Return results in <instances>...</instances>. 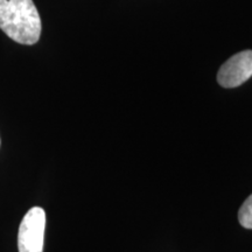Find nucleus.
<instances>
[{
    "mask_svg": "<svg viewBox=\"0 0 252 252\" xmlns=\"http://www.w3.org/2000/svg\"><path fill=\"white\" fill-rule=\"evenodd\" d=\"M45 231L46 212L41 207L31 208L19 226V252H43Z\"/></svg>",
    "mask_w": 252,
    "mask_h": 252,
    "instance_id": "nucleus-2",
    "label": "nucleus"
},
{
    "mask_svg": "<svg viewBox=\"0 0 252 252\" xmlns=\"http://www.w3.org/2000/svg\"><path fill=\"white\" fill-rule=\"evenodd\" d=\"M252 76V50L231 56L217 74V82L224 88H236Z\"/></svg>",
    "mask_w": 252,
    "mask_h": 252,
    "instance_id": "nucleus-3",
    "label": "nucleus"
},
{
    "mask_svg": "<svg viewBox=\"0 0 252 252\" xmlns=\"http://www.w3.org/2000/svg\"><path fill=\"white\" fill-rule=\"evenodd\" d=\"M238 220L242 226L245 229H252V195H250L238 213Z\"/></svg>",
    "mask_w": 252,
    "mask_h": 252,
    "instance_id": "nucleus-4",
    "label": "nucleus"
},
{
    "mask_svg": "<svg viewBox=\"0 0 252 252\" xmlns=\"http://www.w3.org/2000/svg\"><path fill=\"white\" fill-rule=\"evenodd\" d=\"M41 19L33 0H0V30L21 45H34L41 35Z\"/></svg>",
    "mask_w": 252,
    "mask_h": 252,
    "instance_id": "nucleus-1",
    "label": "nucleus"
}]
</instances>
